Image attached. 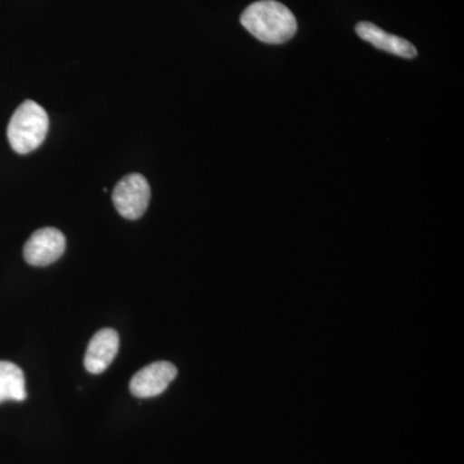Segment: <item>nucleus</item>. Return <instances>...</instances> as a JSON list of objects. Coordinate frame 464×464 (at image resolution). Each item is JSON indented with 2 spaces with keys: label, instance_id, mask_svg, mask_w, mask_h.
<instances>
[{
  "label": "nucleus",
  "instance_id": "f257e3e1",
  "mask_svg": "<svg viewBox=\"0 0 464 464\" xmlns=\"http://www.w3.org/2000/svg\"><path fill=\"white\" fill-rule=\"evenodd\" d=\"M240 24L266 44H283L290 41L298 29L295 14L276 0L253 3L241 14Z\"/></svg>",
  "mask_w": 464,
  "mask_h": 464
},
{
  "label": "nucleus",
  "instance_id": "423d86ee",
  "mask_svg": "<svg viewBox=\"0 0 464 464\" xmlns=\"http://www.w3.org/2000/svg\"><path fill=\"white\" fill-rule=\"evenodd\" d=\"M119 334L114 329H101L92 337L84 357V366L91 374H101L111 365L119 351Z\"/></svg>",
  "mask_w": 464,
  "mask_h": 464
},
{
  "label": "nucleus",
  "instance_id": "f03ea898",
  "mask_svg": "<svg viewBox=\"0 0 464 464\" xmlns=\"http://www.w3.org/2000/svg\"><path fill=\"white\" fill-rule=\"evenodd\" d=\"M50 128L47 111L35 101L27 100L18 106L9 121V145L17 154L26 155L44 142Z\"/></svg>",
  "mask_w": 464,
  "mask_h": 464
},
{
  "label": "nucleus",
  "instance_id": "39448f33",
  "mask_svg": "<svg viewBox=\"0 0 464 464\" xmlns=\"http://www.w3.org/2000/svg\"><path fill=\"white\" fill-rule=\"evenodd\" d=\"M177 373L179 372L172 362H152L133 375L130 384V392L139 399L155 398L169 387Z\"/></svg>",
  "mask_w": 464,
  "mask_h": 464
},
{
  "label": "nucleus",
  "instance_id": "6e6552de",
  "mask_svg": "<svg viewBox=\"0 0 464 464\" xmlns=\"http://www.w3.org/2000/svg\"><path fill=\"white\" fill-rule=\"evenodd\" d=\"M25 375L21 368L9 362H0V404L5 401H25Z\"/></svg>",
  "mask_w": 464,
  "mask_h": 464
},
{
  "label": "nucleus",
  "instance_id": "20e7f679",
  "mask_svg": "<svg viewBox=\"0 0 464 464\" xmlns=\"http://www.w3.org/2000/svg\"><path fill=\"white\" fill-rule=\"evenodd\" d=\"M66 237L54 227H44L34 232L24 246V258L35 267L54 264L65 253Z\"/></svg>",
  "mask_w": 464,
  "mask_h": 464
},
{
  "label": "nucleus",
  "instance_id": "7ed1b4c3",
  "mask_svg": "<svg viewBox=\"0 0 464 464\" xmlns=\"http://www.w3.org/2000/svg\"><path fill=\"white\" fill-rule=\"evenodd\" d=\"M151 197L148 179L140 173L125 176L116 183L112 201L119 215L127 219H139L145 215Z\"/></svg>",
  "mask_w": 464,
  "mask_h": 464
},
{
  "label": "nucleus",
  "instance_id": "0eeeda50",
  "mask_svg": "<svg viewBox=\"0 0 464 464\" xmlns=\"http://www.w3.org/2000/svg\"><path fill=\"white\" fill-rule=\"evenodd\" d=\"M356 33L362 41L371 43L377 50L387 52L402 58H414L417 50L411 42L400 36L392 35L382 30L381 27L372 23H359L356 25Z\"/></svg>",
  "mask_w": 464,
  "mask_h": 464
}]
</instances>
